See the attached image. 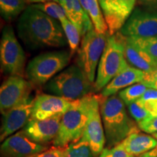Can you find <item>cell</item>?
Segmentation results:
<instances>
[{
	"instance_id": "6da1fadb",
	"label": "cell",
	"mask_w": 157,
	"mask_h": 157,
	"mask_svg": "<svg viewBox=\"0 0 157 157\" xmlns=\"http://www.w3.org/2000/svg\"><path fill=\"white\" fill-rule=\"evenodd\" d=\"M17 30L20 39L31 48H59L68 44L58 21L32 5L19 17Z\"/></svg>"
},
{
	"instance_id": "7a4b0ae2",
	"label": "cell",
	"mask_w": 157,
	"mask_h": 157,
	"mask_svg": "<svg viewBox=\"0 0 157 157\" xmlns=\"http://www.w3.org/2000/svg\"><path fill=\"white\" fill-rule=\"evenodd\" d=\"M101 114L107 148H113L139 129L127 115L124 103L117 95L102 97Z\"/></svg>"
},
{
	"instance_id": "3957f363",
	"label": "cell",
	"mask_w": 157,
	"mask_h": 157,
	"mask_svg": "<svg viewBox=\"0 0 157 157\" xmlns=\"http://www.w3.org/2000/svg\"><path fill=\"white\" fill-rule=\"evenodd\" d=\"M126 36L120 32L109 36L106 46L98 66L95 91L103 90L116 76L129 66L124 56Z\"/></svg>"
},
{
	"instance_id": "277c9868",
	"label": "cell",
	"mask_w": 157,
	"mask_h": 157,
	"mask_svg": "<svg viewBox=\"0 0 157 157\" xmlns=\"http://www.w3.org/2000/svg\"><path fill=\"white\" fill-rule=\"evenodd\" d=\"M44 89L50 95L72 101L82 99L95 90L94 84L76 65L70 66L57 74L45 84Z\"/></svg>"
},
{
	"instance_id": "5b68a950",
	"label": "cell",
	"mask_w": 157,
	"mask_h": 157,
	"mask_svg": "<svg viewBox=\"0 0 157 157\" xmlns=\"http://www.w3.org/2000/svg\"><path fill=\"white\" fill-rule=\"evenodd\" d=\"M93 93L74 101L71 106L63 115L60 129L52 142L53 146L66 148L71 143L82 138L87 124Z\"/></svg>"
},
{
	"instance_id": "8992f818",
	"label": "cell",
	"mask_w": 157,
	"mask_h": 157,
	"mask_svg": "<svg viewBox=\"0 0 157 157\" xmlns=\"http://www.w3.org/2000/svg\"><path fill=\"white\" fill-rule=\"evenodd\" d=\"M71 52L52 51L40 54L30 60L25 69V77L35 87L45 85L69 63Z\"/></svg>"
},
{
	"instance_id": "52a82bcc",
	"label": "cell",
	"mask_w": 157,
	"mask_h": 157,
	"mask_svg": "<svg viewBox=\"0 0 157 157\" xmlns=\"http://www.w3.org/2000/svg\"><path fill=\"white\" fill-rule=\"evenodd\" d=\"M109 36L100 34L95 29H92L82 37L78 50L77 66L93 84L95 82L96 69L106 46Z\"/></svg>"
},
{
	"instance_id": "ba28073f",
	"label": "cell",
	"mask_w": 157,
	"mask_h": 157,
	"mask_svg": "<svg viewBox=\"0 0 157 157\" xmlns=\"http://www.w3.org/2000/svg\"><path fill=\"white\" fill-rule=\"evenodd\" d=\"M0 63L2 71L10 76H25V55L15 36L13 27L2 29L0 42Z\"/></svg>"
},
{
	"instance_id": "9c48e42d",
	"label": "cell",
	"mask_w": 157,
	"mask_h": 157,
	"mask_svg": "<svg viewBox=\"0 0 157 157\" xmlns=\"http://www.w3.org/2000/svg\"><path fill=\"white\" fill-rule=\"evenodd\" d=\"M34 86L24 77L9 76L0 88V111L4 115L10 110L21 105L29 98Z\"/></svg>"
},
{
	"instance_id": "30bf717a",
	"label": "cell",
	"mask_w": 157,
	"mask_h": 157,
	"mask_svg": "<svg viewBox=\"0 0 157 157\" xmlns=\"http://www.w3.org/2000/svg\"><path fill=\"white\" fill-rule=\"evenodd\" d=\"M101 99V95H96L93 94L92 95L87 122L81 138L89 143L94 157H98L101 154L106 142L103 126L102 124Z\"/></svg>"
},
{
	"instance_id": "8fae6325",
	"label": "cell",
	"mask_w": 157,
	"mask_h": 157,
	"mask_svg": "<svg viewBox=\"0 0 157 157\" xmlns=\"http://www.w3.org/2000/svg\"><path fill=\"white\" fill-rule=\"evenodd\" d=\"M119 32L127 37L157 36V10L135 9Z\"/></svg>"
},
{
	"instance_id": "7c38bea8",
	"label": "cell",
	"mask_w": 157,
	"mask_h": 157,
	"mask_svg": "<svg viewBox=\"0 0 157 157\" xmlns=\"http://www.w3.org/2000/svg\"><path fill=\"white\" fill-rule=\"evenodd\" d=\"M137 0H103L100 5L109 28V34L119 32L132 13Z\"/></svg>"
},
{
	"instance_id": "4fadbf2b",
	"label": "cell",
	"mask_w": 157,
	"mask_h": 157,
	"mask_svg": "<svg viewBox=\"0 0 157 157\" xmlns=\"http://www.w3.org/2000/svg\"><path fill=\"white\" fill-rule=\"evenodd\" d=\"M48 148L47 146L33 141L21 130L4 140L1 154L2 157H30Z\"/></svg>"
},
{
	"instance_id": "5bb4252c",
	"label": "cell",
	"mask_w": 157,
	"mask_h": 157,
	"mask_svg": "<svg viewBox=\"0 0 157 157\" xmlns=\"http://www.w3.org/2000/svg\"><path fill=\"white\" fill-rule=\"evenodd\" d=\"M73 101L50 94H41L34 99L31 119L43 120L63 115L71 106Z\"/></svg>"
},
{
	"instance_id": "9a60e30c",
	"label": "cell",
	"mask_w": 157,
	"mask_h": 157,
	"mask_svg": "<svg viewBox=\"0 0 157 157\" xmlns=\"http://www.w3.org/2000/svg\"><path fill=\"white\" fill-rule=\"evenodd\" d=\"M62 117L63 115H58L43 120L30 119L23 131L33 141L39 144L53 142L58 134Z\"/></svg>"
},
{
	"instance_id": "2e32d148",
	"label": "cell",
	"mask_w": 157,
	"mask_h": 157,
	"mask_svg": "<svg viewBox=\"0 0 157 157\" xmlns=\"http://www.w3.org/2000/svg\"><path fill=\"white\" fill-rule=\"evenodd\" d=\"M34 99L29 98L25 103L10 110L3 115L0 135L1 141L5 140L10 135L26 125L31 119Z\"/></svg>"
},
{
	"instance_id": "e0dca14e",
	"label": "cell",
	"mask_w": 157,
	"mask_h": 157,
	"mask_svg": "<svg viewBox=\"0 0 157 157\" xmlns=\"http://www.w3.org/2000/svg\"><path fill=\"white\" fill-rule=\"evenodd\" d=\"M145 72L136 68L128 66L126 69L116 76L102 90L101 96L109 98L124 88H127L133 84L141 83L145 76Z\"/></svg>"
},
{
	"instance_id": "ac0fdd59",
	"label": "cell",
	"mask_w": 157,
	"mask_h": 157,
	"mask_svg": "<svg viewBox=\"0 0 157 157\" xmlns=\"http://www.w3.org/2000/svg\"><path fill=\"white\" fill-rule=\"evenodd\" d=\"M59 3L66 12V16L76 25L81 36L93 29L91 19L82 8L79 0H59Z\"/></svg>"
},
{
	"instance_id": "d6986e66",
	"label": "cell",
	"mask_w": 157,
	"mask_h": 157,
	"mask_svg": "<svg viewBox=\"0 0 157 157\" xmlns=\"http://www.w3.org/2000/svg\"><path fill=\"white\" fill-rule=\"evenodd\" d=\"M124 56L127 62L145 73H150L157 68V64L152 58L127 36L124 44Z\"/></svg>"
},
{
	"instance_id": "ffe728a7",
	"label": "cell",
	"mask_w": 157,
	"mask_h": 157,
	"mask_svg": "<svg viewBox=\"0 0 157 157\" xmlns=\"http://www.w3.org/2000/svg\"><path fill=\"white\" fill-rule=\"evenodd\" d=\"M127 153L138 157L157 146V140L138 131L132 133L121 143Z\"/></svg>"
},
{
	"instance_id": "44dd1931",
	"label": "cell",
	"mask_w": 157,
	"mask_h": 157,
	"mask_svg": "<svg viewBox=\"0 0 157 157\" xmlns=\"http://www.w3.org/2000/svg\"><path fill=\"white\" fill-rule=\"evenodd\" d=\"M82 8L89 15L94 29L100 34H109V28L104 18L98 0H79Z\"/></svg>"
},
{
	"instance_id": "7402d4cb",
	"label": "cell",
	"mask_w": 157,
	"mask_h": 157,
	"mask_svg": "<svg viewBox=\"0 0 157 157\" xmlns=\"http://www.w3.org/2000/svg\"><path fill=\"white\" fill-rule=\"evenodd\" d=\"M26 0H0V12L4 18L11 21L26 9Z\"/></svg>"
},
{
	"instance_id": "603a6c76",
	"label": "cell",
	"mask_w": 157,
	"mask_h": 157,
	"mask_svg": "<svg viewBox=\"0 0 157 157\" xmlns=\"http://www.w3.org/2000/svg\"><path fill=\"white\" fill-rule=\"evenodd\" d=\"M60 23L62 25L63 29L66 39H67L68 44L71 49V52L73 55L79 48L81 35H80L79 31L76 27V25L68 17L63 20Z\"/></svg>"
},
{
	"instance_id": "cb8c5ba5",
	"label": "cell",
	"mask_w": 157,
	"mask_h": 157,
	"mask_svg": "<svg viewBox=\"0 0 157 157\" xmlns=\"http://www.w3.org/2000/svg\"><path fill=\"white\" fill-rule=\"evenodd\" d=\"M148 87L143 83H137L121 90L119 93V97L126 105L135 103L138 101Z\"/></svg>"
},
{
	"instance_id": "d4e9b609",
	"label": "cell",
	"mask_w": 157,
	"mask_h": 157,
	"mask_svg": "<svg viewBox=\"0 0 157 157\" xmlns=\"http://www.w3.org/2000/svg\"><path fill=\"white\" fill-rule=\"evenodd\" d=\"M65 157H94L89 143L82 139L65 148Z\"/></svg>"
},
{
	"instance_id": "484cf974",
	"label": "cell",
	"mask_w": 157,
	"mask_h": 157,
	"mask_svg": "<svg viewBox=\"0 0 157 157\" xmlns=\"http://www.w3.org/2000/svg\"><path fill=\"white\" fill-rule=\"evenodd\" d=\"M132 42L146 52L157 64V36L151 37H129Z\"/></svg>"
},
{
	"instance_id": "4316f807",
	"label": "cell",
	"mask_w": 157,
	"mask_h": 157,
	"mask_svg": "<svg viewBox=\"0 0 157 157\" xmlns=\"http://www.w3.org/2000/svg\"><path fill=\"white\" fill-rule=\"evenodd\" d=\"M31 5L60 22H61L63 20L67 18L64 9L58 2H50L46 3L33 4Z\"/></svg>"
},
{
	"instance_id": "83f0119b",
	"label": "cell",
	"mask_w": 157,
	"mask_h": 157,
	"mask_svg": "<svg viewBox=\"0 0 157 157\" xmlns=\"http://www.w3.org/2000/svg\"><path fill=\"white\" fill-rule=\"evenodd\" d=\"M137 103L144 107L152 117H157V90L148 88Z\"/></svg>"
},
{
	"instance_id": "f1b7e54d",
	"label": "cell",
	"mask_w": 157,
	"mask_h": 157,
	"mask_svg": "<svg viewBox=\"0 0 157 157\" xmlns=\"http://www.w3.org/2000/svg\"><path fill=\"white\" fill-rule=\"evenodd\" d=\"M129 113L133 119L137 121V123L140 122L148 118L152 117L147 110L140 105L137 102H135L127 105Z\"/></svg>"
},
{
	"instance_id": "f546056e",
	"label": "cell",
	"mask_w": 157,
	"mask_h": 157,
	"mask_svg": "<svg viewBox=\"0 0 157 157\" xmlns=\"http://www.w3.org/2000/svg\"><path fill=\"white\" fill-rule=\"evenodd\" d=\"M99 157H136L127 152L121 143L113 148H105L103 150Z\"/></svg>"
},
{
	"instance_id": "4dcf8cb0",
	"label": "cell",
	"mask_w": 157,
	"mask_h": 157,
	"mask_svg": "<svg viewBox=\"0 0 157 157\" xmlns=\"http://www.w3.org/2000/svg\"><path fill=\"white\" fill-rule=\"evenodd\" d=\"M138 127L147 133H157V117H151L138 123Z\"/></svg>"
},
{
	"instance_id": "1f68e13d",
	"label": "cell",
	"mask_w": 157,
	"mask_h": 157,
	"mask_svg": "<svg viewBox=\"0 0 157 157\" xmlns=\"http://www.w3.org/2000/svg\"><path fill=\"white\" fill-rule=\"evenodd\" d=\"M30 157H65V148L52 146Z\"/></svg>"
},
{
	"instance_id": "d6a6232c",
	"label": "cell",
	"mask_w": 157,
	"mask_h": 157,
	"mask_svg": "<svg viewBox=\"0 0 157 157\" xmlns=\"http://www.w3.org/2000/svg\"><path fill=\"white\" fill-rule=\"evenodd\" d=\"M141 83L144 84L148 88L157 90V68L150 73L145 74L144 78Z\"/></svg>"
},
{
	"instance_id": "836d02e7",
	"label": "cell",
	"mask_w": 157,
	"mask_h": 157,
	"mask_svg": "<svg viewBox=\"0 0 157 157\" xmlns=\"http://www.w3.org/2000/svg\"><path fill=\"white\" fill-rule=\"evenodd\" d=\"M140 5L148 7V9L157 10V0H137Z\"/></svg>"
},
{
	"instance_id": "e575fe53",
	"label": "cell",
	"mask_w": 157,
	"mask_h": 157,
	"mask_svg": "<svg viewBox=\"0 0 157 157\" xmlns=\"http://www.w3.org/2000/svg\"><path fill=\"white\" fill-rule=\"evenodd\" d=\"M138 157H157V146L155 148L151 150L150 151L147 152Z\"/></svg>"
},
{
	"instance_id": "d590c367",
	"label": "cell",
	"mask_w": 157,
	"mask_h": 157,
	"mask_svg": "<svg viewBox=\"0 0 157 157\" xmlns=\"http://www.w3.org/2000/svg\"><path fill=\"white\" fill-rule=\"evenodd\" d=\"M27 3L29 4H40V3H46L50 2H55L59 3V0H26ZM60 4V3H59Z\"/></svg>"
},
{
	"instance_id": "8d00e7d4",
	"label": "cell",
	"mask_w": 157,
	"mask_h": 157,
	"mask_svg": "<svg viewBox=\"0 0 157 157\" xmlns=\"http://www.w3.org/2000/svg\"><path fill=\"white\" fill-rule=\"evenodd\" d=\"M153 137H155V138L157 140V133H154V134H153Z\"/></svg>"
},
{
	"instance_id": "74e56055",
	"label": "cell",
	"mask_w": 157,
	"mask_h": 157,
	"mask_svg": "<svg viewBox=\"0 0 157 157\" xmlns=\"http://www.w3.org/2000/svg\"><path fill=\"white\" fill-rule=\"evenodd\" d=\"M103 1V0H98V2H99V3H101Z\"/></svg>"
}]
</instances>
